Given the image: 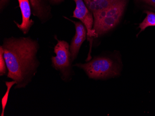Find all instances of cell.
Listing matches in <instances>:
<instances>
[{"label": "cell", "instance_id": "obj_1", "mask_svg": "<svg viewBox=\"0 0 155 116\" xmlns=\"http://www.w3.org/2000/svg\"><path fill=\"white\" fill-rule=\"evenodd\" d=\"M8 69V77L16 82L15 89L26 87L38 71V41L31 37L5 38L1 45Z\"/></svg>", "mask_w": 155, "mask_h": 116}, {"label": "cell", "instance_id": "obj_2", "mask_svg": "<svg viewBox=\"0 0 155 116\" xmlns=\"http://www.w3.org/2000/svg\"><path fill=\"white\" fill-rule=\"evenodd\" d=\"M74 66L83 70L89 78L96 80L115 77L121 71L118 61L107 57H95L88 63L76 64Z\"/></svg>", "mask_w": 155, "mask_h": 116}, {"label": "cell", "instance_id": "obj_3", "mask_svg": "<svg viewBox=\"0 0 155 116\" xmlns=\"http://www.w3.org/2000/svg\"><path fill=\"white\" fill-rule=\"evenodd\" d=\"M128 0H121L94 15V30L97 37L114 29L119 23L127 4Z\"/></svg>", "mask_w": 155, "mask_h": 116}, {"label": "cell", "instance_id": "obj_4", "mask_svg": "<svg viewBox=\"0 0 155 116\" xmlns=\"http://www.w3.org/2000/svg\"><path fill=\"white\" fill-rule=\"evenodd\" d=\"M57 40V44L54 48L56 56L51 58L52 65L60 72L62 80L67 82L71 80L73 73L70 45L66 41Z\"/></svg>", "mask_w": 155, "mask_h": 116}, {"label": "cell", "instance_id": "obj_5", "mask_svg": "<svg viewBox=\"0 0 155 116\" xmlns=\"http://www.w3.org/2000/svg\"><path fill=\"white\" fill-rule=\"evenodd\" d=\"M65 0H49L50 5H57L61 3ZM75 3V9L73 12L74 18H77L81 20L84 25L87 32L88 40L90 43V51L88 57L91 56L92 44L94 38H97V35L94 30V18L91 12L87 7L84 0H73Z\"/></svg>", "mask_w": 155, "mask_h": 116}, {"label": "cell", "instance_id": "obj_6", "mask_svg": "<svg viewBox=\"0 0 155 116\" xmlns=\"http://www.w3.org/2000/svg\"><path fill=\"white\" fill-rule=\"evenodd\" d=\"M9 0H0L1 10L4 9ZM31 4L32 13L41 22L46 23L51 19L52 14L49 0H29Z\"/></svg>", "mask_w": 155, "mask_h": 116}, {"label": "cell", "instance_id": "obj_7", "mask_svg": "<svg viewBox=\"0 0 155 116\" xmlns=\"http://www.w3.org/2000/svg\"><path fill=\"white\" fill-rule=\"evenodd\" d=\"M64 17L65 19L72 21L75 25V34L72 39L69 48L72 62H74L77 58L83 43L87 37V32L86 27L81 21H73L67 17L65 16Z\"/></svg>", "mask_w": 155, "mask_h": 116}, {"label": "cell", "instance_id": "obj_8", "mask_svg": "<svg viewBox=\"0 0 155 116\" xmlns=\"http://www.w3.org/2000/svg\"><path fill=\"white\" fill-rule=\"evenodd\" d=\"M18 2L22 15V22L21 24L15 21L14 22L24 34H27L35 23V21L31 19V4L29 0H18Z\"/></svg>", "mask_w": 155, "mask_h": 116}, {"label": "cell", "instance_id": "obj_9", "mask_svg": "<svg viewBox=\"0 0 155 116\" xmlns=\"http://www.w3.org/2000/svg\"><path fill=\"white\" fill-rule=\"evenodd\" d=\"M93 16L107 9L110 6L121 0H84Z\"/></svg>", "mask_w": 155, "mask_h": 116}, {"label": "cell", "instance_id": "obj_10", "mask_svg": "<svg viewBox=\"0 0 155 116\" xmlns=\"http://www.w3.org/2000/svg\"><path fill=\"white\" fill-rule=\"evenodd\" d=\"M143 13L147 15L143 21L139 24L138 28H140V31L138 34L148 27H155V12L146 10L143 11Z\"/></svg>", "mask_w": 155, "mask_h": 116}, {"label": "cell", "instance_id": "obj_11", "mask_svg": "<svg viewBox=\"0 0 155 116\" xmlns=\"http://www.w3.org/2000/svg\"><path fill=\"white\" fill-rule=\"evenodd\" d=\"M6 86L7 87V92H6L5 95L2 98V112L1 116H3L4 115V111H5V108H6V105H7V101L8 99V95L9 92H10V89L14 85L16 84V82L14 80L12 81H6L5 82Z\"/></svg>", "mask_w": 155, "mask_h": 116}, {"label": "cell", "instance_id": "obj_12", "mask_svg": "<svg viewBox=\"0 0 155 116\" xmlns=\"http://www.w3.org/2000/svg\"><path fill=\"white\" fill-rule=\"evenodd\" d=\"M8 74L7 64L3 56V51L0 46V76H4Z\"/></svg>", "mask_w": 155, "mask_h": 116}, {"label": "cell", "instance_id": "obj_13", "mask_svg": "<svg viewBox=\"0 0 155 116\" xmlns=\"http://www.w3.org/2000/svg\"><path fill=\"white\" fill-rule=\"evenodd\" d=\"M136 1L143 4L148 8L155 11V0H136Z\"/></svg>", "mask_w": 155, "mask_h": 116}]
</instances>
